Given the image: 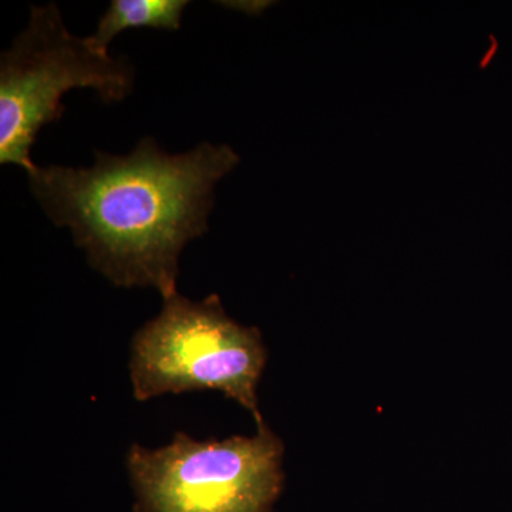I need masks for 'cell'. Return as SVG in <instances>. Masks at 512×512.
<instances>
[{
	"label": "cell",
	"mask_w": 512,
	"mask_h": 512,
	"mask_svg": "<svg viewBox=\"0 0 512 512\" xmlns=\"http://www.w3.org/2000/svg\"><path fill=\"white\" fill-rule=\"evenodd\" d=\"M187 6V0H113L87 40L99 52L109 53L110 43L124 30H178Z\"/></svg>",
	"instance_id": "cell-5"
},
{
	"label": "cell",
	"mask_w": 512,
	"mask_h": 512,
	"mask_svg": "<svg viewBox=\"0 0 512 512\" xmlns=\"http://www.w3.org/2000/svg\"><path fill=\"white\" fill-rule=\"evenodd\" d=\"M239 163L227 144L167 154L143 138L127 156L96 153L90 168L35 167L29 185L47 217L72 229L89 264L121 288L177 292L178 259L208 231L214 188Z\"/></svg>",
	"instance_id": "cell-1"
},
{
	"label": "cell",
	"mask_w": 512,
	"mask_h": 512,
	"mask_svg": "<svg viewBox=\"0 0 512 512\" xmlns=\"http://www.w3.org/2000/svg\"><path fill=\"white\" fill-rule=\"evenodd\" d=\"M282 457L284 444L262 423L252 437L177 433L156 450L134 444L127 467L138 512H269L284 484Z\"/></svg>",
	"instance_id": "cell-4"
},
{
	"label": "cell",
	"mask_w": 512,
	"mask_h": 512,
	"mask_svg": "<svg viewBox=\"0 0 512 512\" xmlns=\"http://www.w3.org/2000/svg\"><path fill=\"white\" fill-rule=\"evenodd\" d=\"M265 363L261 332L229 318L217 295L195 302L175 293L134 335L131 386L138 402L218 390L262 424L256 389Z\"/></svg>",
	"instance_id": "cell-2"
},
{
	"label": "cell",
	"mask_w": 512,
	"mask_h": 512,
	"mask_svg": "<svg viewBox=\"0 0 512 512\" xmlns=\"http://www.w3.org/2000/svg\"><path fill=\"white\" fill-rule=\"evenodd\" d=\"M134 70L72 35L55 3L33 6L28 28L0 57V163L32 173L37 134L63 117V94L93 89L106 103L126 99Z\"/></svg>",
	"instance_id": "cell-3"
}]
</instances>
